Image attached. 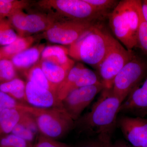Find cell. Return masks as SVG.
<instances>
[{"instance_id":"obj_1","label":"cell","mask_w":147,"mask_h":147,"mask_svg":"<svg viewBox=\"0 0 147 147\" xmlns=\"http://www.w3.org/2000/svg\"><path fill=\"white\" fill-rule=\"evenodd\" d=\"M122 103L112 89H103L89 112L75 121L74 128L88 137L112 139Z\"/></svg>"},{"instance_id":"obj_2","label":"cell","mask_w":147,"mask_h":147,"mask_svg":"<svg viewBox=\"0 0 147 147\" xmlns=\"http://www.w3.org/2000/svg\"><path fill=\"white\" fill-rule=\"evenodd\" d=\"M142 1L123 0L108 15L112 32L129 51L137 47Z\"/></svg>"},{"instance_id":"obj_3","label":"cell","mask_w":147,"mask_h":147,"mask_svg":"<svg viewBox=\"0 0 147 147\" xmlns=\"http://www.w3.org/2000/svg\"><path fill=\"white\" fill-rule=\"evenodd\" d=\"M107 46V31L102 30L101 26H95L69 45L68 55L97 70L105 57Z\"/></svg>"},{"instance_id":"obj_4","label":"cell","mask_w":147,"mask_h":147,"mask_svg":"<svg viewBox=\"0 0 147 147\" xmlns=\"http://www.w3.org/2000/svg\"><path fill=\"white\" fill-rule=\"evenodd\" d=\"M24 109L34 118L38 132L44 137L57 140L74 128L75 121L63 107L39 108L26 105Z\"/></svg>"},{"instance_id":"obj_5","label":"cell","mask_w":147,"mask_h":147,"mask_svg":"<svg viewBox=\"0 0 147 147\" xmlns=\"http://www.w3.org/2000/svg\"><path fill=\"white\" fill-rule=\"evenodd\" d=\"M41 8L52 11L63 19L90 23H98L108 16L96 10L85 0H42L37 3Z\"/></svg>"},{"instance_id":"obj_6","label":"cell","mask_w":147,"mask_h":147,"mask_svg":"<svg viewBox=\"0 0 147 147\" xmlns=\"http://www.w3.org/2000/svg\"><path fill=\"white\" fill-rule=\"evenodd\" d=\"M108 46L104 59L98 69V74L105 88H112L113 81L122 68L135 55L129 51L107 32Z\"/></svg>"},{"instance_id":"obj_7","label":"cell","mask_w":147,"mask_h":147,"mask_svg":"<svg viewBox=\"0 0 147 147\" xmlns=\"http://www.w3.org/2000/svg\"><path fill=\"white\" fill-rule=\"evenodd\" d=\"M147 75V62L135 55L119 71L111 89L123 102Z\"/></svg>"},{"instance_id":"obj_8","label":"cell","mask_w":147,"mask_h":147,"mask_svg":"<svg viewBox=\"0 0 147 147\" xmlns=\"http://www.w3.org/2000/svg\"><path fill=\"white\" fill-rule=\"evenodd\" d=\"M98 26L90 23L63 19L44 32L42 37L54 43L70 45L92 28Z\"/></svg>"},{"instance_id":"obj_9","label":"cell","mask_w":147,"mask_h":147,"mask_svg":"<svg viewBox=\"0 0 147 147\" xmlns=\"http://www.w3.org/2000/svg\"><path fill=\"white\" fill-rule=\"evenodd\" d=\"M105 88L102 83L81 87L73 90L62 100L63 107L74 120L81 117L98 94Z\"/></svg>"},{"instance_id":"obj_10","label":"cell","mask_w":147,"mask_h":147,"mask_svg":"<svg viewBox=\"0 0 147 147\" xmlns=\"http://www.w3.org/2000/svg\"><path fill=\"white\" fill-rule=\"evenodd\" d=\"M117 126L131 147H147V119L123 115L118 118Z\"/></svg>"},{"instance_id":"obj_11","label":"cell","mask_w":147,"mask_h":147,"mask_svg":"<svg viewBox=\"0 0 147 147\" xmlns=\"http://www.w3.org/2000/svg\"><path fill=\"white\" fill-rule=\"evenodd\" d=\"M121 113L134 117L147 116V75L122 103Z\"/></svg>"},{"instance_id":"obj_12","label":"cell","mask_w":147,"mask_h":147,"mask_svg":"<svg viewBox=\"0 0 147 147\" xmlns=\"http://www.w3.org/2000/svg\"><path fill=\"white\" fill-rule=\"evenodd\" d=\"M26 101L34 108H50L63 107L57 95L49 90L30 82L26 83Z\"/></svg>"},{"instance_id":"obj_13","label":"cell","mask_w":147,"mask_h":147,"mask_svg":"<svg viewBox=\"0 0 147 147\" xmlns=\"http://www.w3.org/2000/svg\"><path fill=\"white\" fill-rule=\"evenodd\" d=\"M63 20L53 13H35L27 14L26 30L27 36L28 34L39 32H45L53 27L57 22Z\"/></svg>"},{"instance_id":"obj_14","label":"cell","mask_w":147,"mask_h":147,"mask_svg":"<svg viewBox=\"0 0 147 147\" xmlns=\"http://www.w3.org/2000/svg\"><path fill=\"white\" fill-rule=\"evenodd\" d=\"M84 67L83 64L78 63L70 69L64 80L58 86L57 95L59 100L62 101L72 90L83 87L82 74Z\"/></svg>"},{"instance_id":"obj_15","label":"cell","mask_w":147,"mask_h":147,"mask_svg":"<svg viewBox=\"0 0 147 147\" xmlns=\"http://www.w3.org/2000/svg\"><path fill=\"white\" fill-rule=\"evenodd\" d=\"M68 56V48L60 45H51L45 47L43 49L41 60L50 61L69 71L75 62Z\"/></svg>"},{"instance_id":"obj_16","label":"cell","mask_w":147,"mask_h":147,"mask_svg":"<svg viewBox=\"0 0 147 147\" xmlns=\"http://www.w3.org/2000/svg\"><path fill=\"white\" fill-rule=\"evenodd\" d=\"M44 45H37L15 55L11 60L16 69L26 71L38 62Z\"/></svg>"},{"instance_id":"obj_17","label":"cell","mask_w":147,"mask_h":147,"mask_svg":"<svg viewBox=\"0 0 147 147\" xmlns=\"http://www.w3.org/2000/svg\"><path fill=\"white\" fill-rule=\"evenodd\" d=\"M25 106L21 108L5 109L0 113V140L11 134L25 112L24 109Z\"/></svg>"},{"instance_id":"obj_18","label":"cell","mask_w":147,"mask_h":147,"mask_svg":"<svg viewBox=\"0 0 147 147\" xmlns=\"http://www.w3.org/2000/svg\"><path fill=\"white\" fill-rule=\"evenodd\" d=\"M36 37L29 36L18 38L10 44L1 47L3 59L11 60L15 55L31 47L35 42Z\"/></svg>"},{"instance_id":"obj_19","label":"cell","mask_w":147,"mask_h":147,"mask_svg":"<svg viewBox=\"0 0 147 147\" xmlns=\"http://www.w3.org/2000/svg\"><path fill=\"white\" fill-rule=\"evenodd\" d=\"M39 62L42 71L49 82L58 87L64 80L70 71L46 60L40 59Z\"/></svg>"},{"instance_id":"obj_20","label":"cell","mask_w":147,"mask_h":147,"mask_svg":"<svg viewBox=\"0 0 147 147\" xmlns=\"http://www.w3.org/2000/svg\"><path fill=\"white\" fill-rule=\"evenodd\" d=\"M26 83L17 77L0 84V91L9 95L18 102L28 105L26 101Z\"/></svg>"},{"instance_id":"obj_21","label":"cell","mask_w":147,"mask_h":147,"mask_svg":"<svg viewBox=\"0 0 147 147\" xmlns=\"http://www.w3.org/2000/svg\"><path fill=\"white\" fill-rule=\"evenodd\" d=\"M25 74L28 82L49 90L57 95L58 86L53 85L47 79L41 68L39 61L25 71Z\"/></svg>"},{"instance_id":"obj_22","label":"cell","mask_w":147,"mask_h":147,"mask_svg":"<svg viewBox=\"0 0 147 147\" xmlns=\"http://www.w3.org/2000/svg\"><path fill=\"white\" fill-rule=\"evenodd\" d=\"M29 5L28 1L0 0V19L7 18L14 11L26 8Z\"/></svg>"},{"instance_id":"obj_23","label":"cell","mask_w":147,"mask_h":147,"mask_svg":"<svg viewBox=\"0 0 147 147\" xmlns=\"http://www.w3.org/2000/svg\"><path fill=\"white\" fill-rule=\"evenodd\" d=\"M18 35L8 18L0 19V45H8L15 40Z\"/></svg>"},{"instance_id":"obj_24","label":"cell","mask_w":147,"mask_h":147,"mask_svg":"<svg viewBox=\"0 0 147 147\" xmlns=\"http://www.w3.org/2000/svg\"><path fill=\"white\" fill-rule=\"evenodd\" d=\"M26 16L27 13H25L23 9H19L14 11L7 18L13 28L17 32L18 36H27L26 30Z\"/></svg>"},{"instance_id":"obj_25","label":"cell","mask_w":147,"mask_h":147,"mask_svg":"<svg viewBox=\"0 0 147 147\" xmlns=\"http://www.w3.org/2000/svg\"><path fill=\"white\" fill-rule=\"evenodd\" d=\"M17 78L16 69L11 60H0V84Z\"/></svg>"},{"instance_id":"obj_26","label":"cell","mask_w":147,"mask_h":147,"mask_svg":"<svg viewBox=\"0 0 147 147\" xmlns=\"http://www.w3.org/2000/svg\"><path fill=\"white\" fill-rule=\"evenodd\" d=\"M96 10L108 15L114 9L119 1L116 0H85Z\"/></svg>"},{"instance_id":"obj_27","label":"cell","mask_w":147,"mask_h":147,"mask_svg":"<svg viewBox=\"0 0 147 147\" xmlns=\"http://www.w3.org/2000/svg\"><path fill=\"white\" fill-rule=\"evenodd\" d=\"M137 47H139L147 55V22L144 18L142 12L140 16L137 34Z\"/></svg>"},{"instance_id":"obj_28","label":"cell","mask_w":147,"mask_h":147,"mask_svg":"<svg viewBox=\"0 0 147 147\" xmlns=\"http://www.w3.org/2000/svg\"><path fill=\"white\" fill-rule=\"evenodd\" d=\"M33 145L12 134L0 140V147H32Z\"/></svg>"},{"instance_id":"obj_29","label":"cell","mask_w":147,"mask_h":147,"mask_svg":"<svg viewBox=\"0 0 147 147\" xmlns=\"http://www.w3.org/2000/svg\"><path fill=\"white\" fill-rule=\"evenodd\" d=\"M76 147H115L112 139L94 137L83 141Z\"/></svg>"},{"instance_id":"obj_30","label":"cell","mask_w":147,"mask_h":147,"mask_svg":"<svg viewBox=\"0 0 147 147\" xmlns=\"http://www.w3.org/2000/svg\"><path fill=\"white\" fill-rule=\"evenodd\" d=\"M11 134L32 144L36 134L28 127L19 123L14 127Z\"/></svg>"},{"instance_id":"obj_31","label":"cell","mask_w":147,"mask_h":147,"mask_svg":"<svg viewBox=\"0 0 147 147\" xmlns=\"http://www.w3.org/2000/svg\"><path fill=\"white\" fill-rule=\"evenodd\" d=\"M26 105V104L18 102L9 95L0 91V113L5 109L21 108Z\"/></svg>"},{"instance_id":"obj_32","label":"cell","mask_w":147,"mask_h":147,"mask_svg":"<svg viewBox=\"0 0 147 147\" xmlns=\"http://www.w3.org/2000/svg\"><path fill=\"white\" fill-rule=\"evenodd\" d=\"M34 145L35 147H72L57 140L47 138L41 135H40L38 137L36 143Z\"/></svg>"},{"instance_id":"obj_33","label":"cell","mask_w":147,"mask_h":147,"mask_svg":"<svg viewBox=\"0 0 147 147\" xmlns=\"http://www.w3.org/2000/svg\"><path fill=\"white\" fill-rule=\"evenodd\" d=\"M142 9L143 16L147 22V0L142 1Z\"/></svg>"},{"instance_id":"obj_34","label":"cell","mask_w":147,"mask_h":147,"mask_svg":"<svg viewBox=\"0 0 147 147\" xmlns=\"http://www.w3.org/2000/svg\"><path fill=\"white\" fill-rule=\"evenodd\" d=\"M114 144L115 147H131L128 143L123 140H117Z\"/></svg>"},{"instance_id":"obj_35","label":"cell","mask_w":147,"mask_h":147,"mask_svg":"<svg viewBox=\"0 0 147 147\" xmlns=\"http://www.w3.org/2000/svg\"><path fill=\"white\" fill-rule=\"evenodd\" d=\"M3 59L2 55L1 52V49H0V60H1Z\"/></svg>"},{"instance_id":"obj_36","label":"cell","mask_w":147,"mask_h":147,"mask_svg":"<svg viewBox=\"0 0 147 147\" xmlns=\"http://www.w3.org/2000/svg\"><path fill=\"white\" fill-rule=\"evenodd\" d=\"M32 147H35L34 146V145H33V146Z\"/></svg>"}]
</instances>
